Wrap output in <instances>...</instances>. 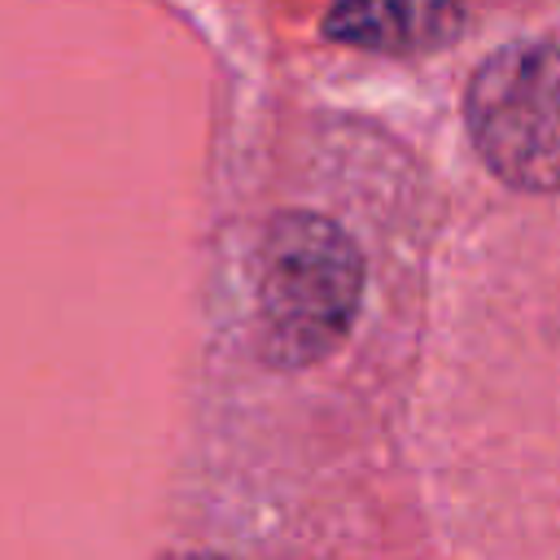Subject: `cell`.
<instances>
[{"label":"cell","mask_w":560,"mask_h":560,"mask_svg":"<svg viewBox=\"0 0 560 560\" xmlns=\"http://www.w3.org/2000/svg\"><path fill=\"white\" fill-rule=\"evenodd\" d=\"M363 298V254L324 214L284 210L258 249V346L271 368L298 372L328 359Z\"/></svg>","instance_id":"1"},{"label":"cell","mask_w":560,"mask_h":560,"mask_svg":"<svg viewBox=\"0 0 560 560\" xmlns=\"http://www.w3.org/2000/svg\"><path fill=\"white\" fill-rule=\"evenodd\" d=\"M464 26L455 0H337L324 35L368 52H438Z\"/></svg>","instance_id":"3"},{"label":"cell","mask_w":560,"mask_h":560,"mask_svg":"<svg viewBox=\"0 0 560 560\" xmlns=\"http://www.w3.org/2000/svg\"><path fill=\"white\" fill-rule=\"evenodd\" d=\"M556 39H512L490 52L468 83V136L481 162L521 192H556L560 131H556Z\"/></svg>","instance_id":"2"}]
</instances>
